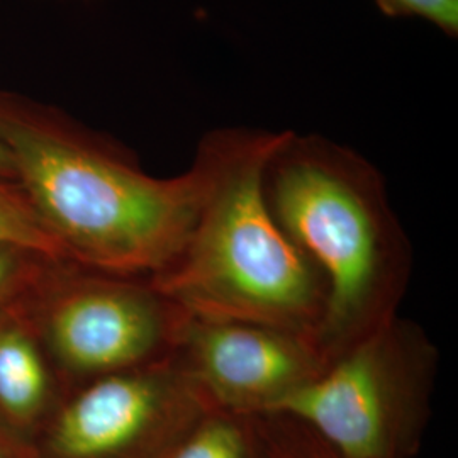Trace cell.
<instances>
[{"label":"cell","mask_w":458,"mask_h":458,"mask_svg":"<svg viewBox=\"0 0 458 458\" xmlns=\"http://www.w3.org/2000/svg\"><path fill=\"white\" fill-rule=\"evenodd\" d=\"M26 310L0 314V423L22 442L39 435L66 397Z\"/></svg>","instance_id":"cell-8"},{"label":"cell","mask_w":458,"mask_h":458,"mask_svg":"<svg viewBox=\"0 0 458 458\" xmlns=\"http://www.w3.org/2000/svg\"><path fill=\"white\" fill-rule=\"evenodd\" d=\"M0 243L30 246L49 257L64 259L24 191L13 179H0Z\"/></svg>","instance_id":"cell-11"},{"label":"cell","mask_w":458,"mask_h":458,"mask_svg":"<svg viewBox=\"0 0 458 458\" xmlns=\"http://www.w3.org/2000/svg\"><path fill=\"white\" fill-rule=\"evenodd\" d=\"M166 458H260V452L250 416L214 408Z\"/></svg>","instance_id":"cell-9"},{"label":"cell","mask_w":458,"mask_h":458,"mask_svg":"<svg viewBox=\"0 0 458 458\" xmlns=\"http://www.w3.org/2000/svg\"><path fill=\"white\" fill-rule=\"evenodd\" d=\"M172 357L214 408L242 416L276 412L327 367L308 333L192 314Z\"/></svg>","instance_id":"cell-7"},{"label":"cell","mask_w":458,"mask_h":458,"mask_svg":"<svg viewBox=\"0 0 458 458\" xmlns=\"http://www.w3.org/2000/svg\"><path fill=\"white\" fill-rule=\"evenodd\" d=\"M214 410L174 357L100 377L66 394L36 458H166Z\"/></svg>","instance_id":"cell-6"},{"label":"cell","mask_w":458,"mask_h":458,"mask_svg":"<svg viewBox=\"0 0 458 458\" xmlns=\"http://www.w3.org/2000/svg\"><path fill=\"white\" fill-rule=\"evenodd\" d=\"M263 191L278 226L325 282L318 344L327 361L399 316L412 246L376 165L321 134L285 131Z\"/></svg>","instance_id":"cell-2"},{"label":"cell","mask_w":458,"mask_h":458,"mask_svg":"<svg viewBox=\"0 0 458 458\" xmlns=\"http://www.w3.org/2000/svg\"><path fill=\"white\" fill-rule=\"evenodd\" d=\"M386 14L420 17L446 34H457L458 0H377Z\"/></svg>","instance_id":"cell-13"},{"label":"cell","mask_w":458,"mask_h":458,"mask_svg":"<svg viewBox=\"0 0 458 458\" xmlns=\"http://www.w3.org/2000/svg\"><path fill=\"white\" fill-rule=\"evenodd\" d=\"M26 310L66 393L174 355L189 314L148 277L53 260Z\"/></svg>","instance_id":"cell-5"},{"label":"cell","mask_w":458,"mask_h":458,"mask_svg":"<svg viewBox=\"0 0 458 458\" xmlns=\"http://www.w3.org/2000/svg\"><path fill=\"white\" fill-rule=\"evenodd\" d=\"M285 131L209 132L211 175L185 245L149 278L187 314L240 319L312 335L327 314V287L270 211L263 175Z\"/></svg>","instance_id":"cell-3"},{"label":"cell","mask_w":458,"mask_h":458,"mask_svg":"<svg viewBox=\"0 0 458 458\" xmlns=\"http://www.w3.org/2000/svg\"><path fill=\"white\" fill-rule=\"evenodd\" d=\"M260 458H344L306 425L285 414L251 418Z\"/></svg>","instance_id":"cell-10"},{"label":"cell","mask_w":458,"mask_h":458,"mask_svg":"<svg viewBox=\"0 0 458 458\" xmlns=\"http://www.w3.org/2000/svg\"><path fill=\"white\" fill-rule=\"evenodd\" d=\"M0 143L62 257L119 276L155 277L177 259L211 175L200 143L183 174L153 177L113 140L2 89Z\"/></svg>","instance_id":"cell-1"},{"label":"cell","mask_w":458,"mask_h":458,"mask_svg":"<svg viewBox=\"0 0 458 458\" xmlns=\"http://www.w3.org/2000/svg\"><path fill=\"white\" fill-rule=\"evenodd\" d=\"M24 445L26 442L17 438L14 433H11L5 426L0 423V458H26L22 452Z\"/></svg>","instance_id":"cell-14"},{"label":"cell","mask_w":458,"mask_h":458,"mask_svg":"<svg viewBox=\"0 0 458 458\" xmlns=\"http://www.w3.org/2000/svg\"><path fill=\"white\" fill-rule=\"evenodd\" d=\"M440 352L395 316L327 361L276 412L308 426L344 458H410L425 431Z\"/></svg>","instance_id":"cell-4"},{"label":"cell","mask_w":458,"mask_h":458,"mask_svg":"<svg viewBox=\"0 0 458 458\" xmlns=\"http://www.w3.org/2000/svg\"><path fill=\"white\" fill-rule=\"evenodd\" d=\"M0 179H13L16 181V175H14V165L13 160L7 153V149L2 147L0 143Z\"/></svg>","instance_id":"cell-15"},{"label":"cell","mask_w":458,"mask_h":458,"mask_svg":"<svg viewBox=\"0 0 458 458\" xmlns=\"http://www.w3.org/2000/svg\"><path fill=\"white\" fill-rule=\"evenodd\" d=\"M53 260L30 246L0 243V314L30 295Z\"/></svg>","instance_id":"cell-12"}]
</instances>
